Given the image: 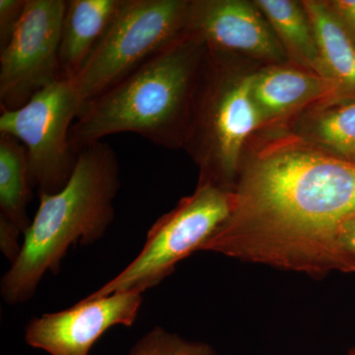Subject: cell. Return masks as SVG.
Wrapping results in <instances>:
<instances>
[{
  "instance_id": "1",
  "label": "cell",
  "mask_w": 355,
  "mask_h": 355,
  "mask_svg": "<svg viewBox=\"0 0 355 355\" xmlns=\"http://www.w3.org/2000/svg\"><path fill=\"white\" fill-rule=\"evenodd\" d=\"M230 216L202 251L321 275L336 235L355 218V161L284 137L247 163Z\"/></svg>"
},
{
  "instance_id": "2",
  "label": "cell",
  "mask_w": 355,
  "mask_h": 355,
  "mask_svg": "<svg viewBox=\"0 0 355 355\" xmlns=\"http://www.w3.org/2000/svg\"><path fill=\"white\" fill-rule=\"evenodd\" d=\"M205 53L202 40L186 33L86 102L70 128L74 153L125 132L163 147L183 144Z\"/></svg>"
},
{
  "instance_id": "3",
  "label": "cell",
  "mask_w": 355,
  "mask_h": 355,
  "mask_svg": "<svg viewBox=\"0 0 355 355\" xmlns=\"http://www.w3.org/2000/svg\"><path fill=\"white\" fill-rule=\"evenodd\" d=\"M120 186L118 158L107 142L77 154L64 188L53 195L39 193L38 211L24 233L20 253L2 277L6 303L16 305L31 299L46 272H60L70 247L93 244L106 234Z\"/></svg>"
},
{
  "instance_id": "4",
  "label": "cell",
  "mask_w": 355,
  "mask_h": 355,
  "mask_svg": "<svg viewBox=\"0 0 355 355\" xmlns=\"http://www.w3.org/2000/svg\"><path fill=\"white\" fill-rule=\"evenodd\" d=\"M234 202V191L200 182L197 190L182 198L149 229L139 256L87 297H105L116 292L144 293L157 286L179 261L200 250L230 216Z\"/></svg>"
},
{
  "instance_id": "5",
  "label": "cell",
  "mask_w": 355,
  "mask_h": 355,
  "mask_svg": "<svg viewBox=\"0 0 355 355\" xmlns=\"http://www.w3.org/2000/svg\"><path fill=\"white\" fill-rule=\"evenodd\" d=\"M190 2L123 0L87 62L73 79L83 105L127 77L186 34Z\"/></svg>"
},
{
  "instance_id": "6",
  "label": "cell",
  "mask_w": 355,
  "mask_h": 355,
  "mask_svg": "<svg viewBox=\"0 0 355 355\" xmlns=\"http://www.w3.org/2000/svg\"><path fill=\"white\" fill-rule=\"evenodd\" d=\"M83 103L69 79L62 78L37 93L24 106L1 109L0 135L25 147L33 188L39 193H58L69 182L77 154L69 132Z\"/></svg>"
},
{
  "instance_id": "7",
  "label": "cell",
  "mask_w": 355,
  "mask_h": 355,
  "mask_svg": "<svg viewBox=\"0 0 355 355\" xmlns=\"http://www.w3.org/2000/svg\"><path fill=\"white\" fill-rule=\"evenodd\" d=\"M67 1L26 0L12 37L0 51V107L24 106L62 79L60 44Z\"/></svg>"
},
{
  "instance_id": "8",
  "label": "cell",
  "mask_w": 355,
  "mask_h": 355,
  "mask_svg": "<svg viewBox=\"0 0 355 355\" xmlns=\"http://www.w3.org/2000/svg\"><path fill=\"white\" fill-rule=\"evenodd\" d=\"M252 88L253 76H250L227 85L214 80L203 94L195 130L187 135L195 133L200 139L196 150L202 164L200 182L222 187L221 181L234 176L245 142L265 121Z\"/></svg>"
},
{
  "instance_id": "9",
  "label": "cell",
  "mask_w": 355,
  "mask_h": 355,
  "mask_svg": "<svg viewBox=\"0 0 355 355\" xmlns=\"http://www.w3.org/2000/svg\"><path fill=\"white\" fill-rule=\"evenodd\" d=\"M141 304L139 292L86 297L67 309L31 320L26 327L25 340L51 355H89L112 327L132 326Z\"/></svg>"
},
{
  "instance_id": "10",
  "label": "cell",
  "mask_w": 355,
  "mask_h": 355,
  "mask_svg": "<svg viewBox=\"0 0 355 355\" xmlns=\"http://www.w3.org/2000/svg\"><path fill=\"white\" fill-rule=\"evenodd\" d=\"M187 34L219 53L280 60L286 50L258 7L240 0L190 2Z\"/></svg>"
},
{
  "instance_id": "11",
  "label": "cell",
  "mask_w": 355,
  "mask_h": 355,
  "mask_svg": "<svg viewBox=\"0 0 355 355\" xmlns=\"http://www.w3.org/2000/svg\"><path fill=\"white\" fill-rule=\"evenodd\" d=\"M32 189L25 147L0 135V249L11 263L20 253V236L31 223L27 207Z\"/></svg>"
},
{
  "instance_id": "12",
  "label": "cell",
  "mask_w": 355,
  "mask_h": 355,
  "mask_svg": "<svg viewBox=\"0 0 355 355\" xmlns=\"http://www.w3.org/2000/svg\"><path fill=\"white\" fill-rule=\"evenodd\" d=\"M252 92L265 121L321 100L330 105L340 103L331 81L293 67H272L254 74Z\"/></svg>"
},
{
  "instance_id": "13",
  "label": "cell",
  "mask_w": 355,
  "mask_h": 355,
  "mask_svg": "<svg viewBox=\"0 0 355 355\" xmlns=\"http://www.w3.org/2000/svg\"><path fill=\"white\" fill-rule=\"evenodd\" d=\"M123 0L67 1L60 44L62 78L72 80L108 29Z\"/></svg>"
},
{
  "instance_id": "14",
  "label": "cell",
  "mask_w": 355,
  "mask_h": 355,
  "mask_svg": "<svg viewBox=\"0 0 355 355\" xmlns=\"http://www.w3.org/2000/svg\"><path fill=\"white\" fill-rule=\"evenodd\" d=\"M316 38L327 78L338 91V104L355 100V42L329 3L303 1Z\"/></svg>"
},
{
  "instance_id": "15",
  "label": "cell",
  "mask_w": 355,
  "mask_h": 355,
  "mask_svg": "<svg viewBox=\"0 0 355 355\" xmlns=\"http://www.w3.org/2000/svg\"><path fill=\"white\" fill-rule=\"evenodd\" d=\"M254 6L291 58L306 69L326 77L314 31L302 4L291 0H258Z\"/></svg>"
},
{
  "instance_id": "16",
  "label": "cell",
  "mask_w": 355,
  "mask_h": 355,
  "mask_svg": "<svg viewBox=\"0 0 355 355\" xmlns=\"http://www.w3.org/2000/svg\"><path fill=\"white\" fill-rule=\"evenodd\" d=\"M330 107L316 121L315 141L329 153L355 161V100Z\"/></svg>"
},
{
  "instance_id": "17",
  "label": "cell",
  "mask_w": 355,
  "mask_h": 355,
  "mask_svg": "<svg viewBox=\"0 0 355 355\" xmlns=\"http://www.w3.org/2000/svg\"><path fill=\"white\" fill-rule=\"evenodd\" d=\"M128 355H214L205 343L187 342L162 328H154L135 343Z\"/></svg>"
},
{
  "instance_id": "18",
  "label": "cell",
  "mask_w": 355,
  "mask_h": 355,
  "mask_svg": "<svg viewBox=\"0 0 355 355\" xmlns=\"http://www.w3.org/2000/svg\"><path fill=\"white\" fill-rule=\"evenodd\" d=\"M333 268L340 272H355V218L345 222L336 235Z\"/></svg>"
},
{
  "instance_id": "19",
  "label": "cell",
  "mask_w": 355,
  "mask_h": 355,
  "mask_svg": "<svg viewBox=\"0 0 355 355\" xmlns=\"http://www.w3.org/2000/svg\"><path fill=\"white\" fill-rule=\"evenodd\" d=\"M26 0H0V46L12 37L24 12Z\"/></svg>"
},
{
  "instance_id": "20",
  "label": "cell",
  "mask_w": 355,
  "mask_h": 355,
  "mask_svg": "<svg viewBox=\"0 0 355 355\" xmlns=\"http://www.w3.org/2000/svg\"><path fill=\"white\" fill-rule=\"evenodd\" d=\"M329 6L355 42V0H336Z\"/></svg>"
},
{
  "instance_id": "21",
  "label": "cell",
  "mask_w": 355,
  "mask_h": 355,
  "mask_svg": "<svg viewBox=\"0 0 355 355\" xmlns=\"http://www.w3.org/2000/svg\"><path fill=\"white\" fill-rule=\"evenodd\" d=\"M349 355H355V349L350 350Z\"/></svg>"
}]
</instances>
